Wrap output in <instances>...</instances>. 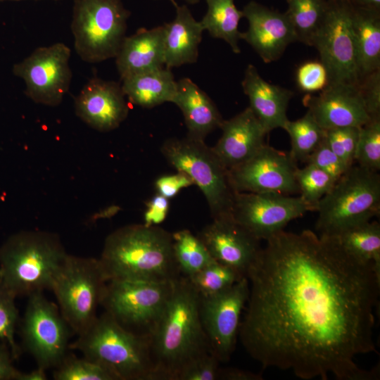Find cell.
Instances as JSON below:
<instances>
[{
    "label": "cell",
    "instance_id": "cell-1",
    "mask_svg": "<svg viewBox=\"0 0 380 380\" xmlns=\"http://www.w3.org/2000/svg\"><path fill=\"white\" fill-rule=\"evenodd\" d=\"M246 277L250 292L239 338L263 369L303 379L369 380L356 356L376 353L374 309L380 276L336 236L284 230L266 240Z\"/></svg>",
    "mask_w": 380,
    "mask_h": 380
},
{
    "label": "cell",
    "instance_id": "cell-2",
    "mask_svg": "<svg viewBox=\"0 0 380 380\" xmlns=\"http://www.w3.org/2000/svg\"><path fill=\"white\" fill-rule=\"evenodd\" d=\"M199 298L187 277L173 281L170 297L148 338L153 380H177L191 360L211 352L199 315Z\"/></svg>",
    "mask_w": 380,
    "mask_h": 380
},
{
    "label": "cell",
    "instance_id": "cell-3",
    "mask_svg": "<svg viewBox=\"0 0 380 380\" xmlns=\"http://www.w3.org/2000/svg\"><path fill=\"white\" fill-rule=\"evenodd\" d=\"M99 261L107 281H169L180 277L172 234L156 226L130 224L106 239Z\"/></svg>",
    "mask_w": 380,
    "mask_h": 380
},
{
    "label": "cell",
    "instance_id": "cell-4",
    "mask_svg": "<svg viewBox=\"0 0 380 380\" xmlns=\"http://www.w3.org/2000/svg\"><path fill=\"white\" fill-rule=\"evenodd\" d=\"M67 255L58 236L53 233L13 234L0 246V286L15 298L50 289Z\"/></svg>",
    "mask_w": 380,
    "mask_h": 380
},
{
    "label": "cell",
    "instance_id": "cell-5",
    "mask_svg": "<svg viewBox=\"0 0 380 380\" xmlns=\"http://www.w3.org/2000/svg\"><path fill=\"white\" fill-rule=\"evenodd\" d=\"M69 348L102 365L118 380H153L148 340L127 331L106 312L77 335Z\"/></svg>",
    "mask_w": 380,
    "mask_h": 380
},
{
    "label": "cell",
    "instance_id": "cell-6",
    "mask_svg": "<svg viewBox=\"0 0 380 380\" xmlns=\"http://www.w3.org/2000/svg\"><path fill=\"white\" fill-rule=\"evenodd\" d=\"M315 211L319 235L335 236L372 220L380 213V175L355 163L319 201Z\"/></svg>",
    "mask_w": 380,
    "mask_h": 380
},
{
    "label": "cell",
    "instance_id": "cell-7",
    "mask_svg": "<svg viewBox=\"0 0 380 380\" xmlns=\"http://www.w3.org/2000/svg\"><path fill=\"white\" fill-rule=\"evenodd\" d=\"M129 15L122 0H74L70 28L80 58L90 63L115 58Z\"/></svg>",
    "mask_w": 380,
    "mask_h": 380
},
{
    "label": "cell",
    "instance_id": "cell-8",
    "mask_svg": "<svg viewBox=\"0 0 380 380\" xmlns=\"http://www.w3.org/2000/svg\"><path fill=\"white\" fill-rule=\"evenodd\" d=\"M107 280L99 259L68 254L57 270L51 289L72 331H84L96 318Z\"/></svg>",
    "mask_w": 380,
    "mask_h": 380
},
{
    "label": "cell",
    "instance_id": "cell-9",
    "mask_svg": "<svg viewBox=\"0 0 380 380\" xmlns=\"http://www.w3.org/2000/svg\"><path fill=\"white\" fill-rule=\"evenodd\" d=\"M161 153L177 171L186 174L198 186L213 218L231 213L235 191L228 171L204 141L189 136L168 139L163 144Z\"/></svg>",
    "mask_w": 380,
    "mask_h": 380
},
{
    "label": "cell",
    "instance_id": "cell-10",
    "mask_svg": "<svg viewBox=\"0 0 380 380\" xmlns=\"http://www.w3.org/2000/svg\"><path fill=\"white\" fill-rule=\"evenodd\" d=\"M173 281H108L101 305L122 328L148 339L170 297Z\"/></svg>",
    "mask_w": 380,
    "mask_h": 380
},
{
    "label": "cell",
    "instance_id": "cell-11",
    "mask_svg": "<svg viewBox=\"0 0 380 380\" xmlns=\"http://www.w3.org/2000/svg\"><path fill=\"white\" fill-rule=\"evenodd\" d=\"M18 327L22 346L45 369L56 367L70 349L72 331L56 304L43 292L32 293Z\"/></svg>",
    "mask_w": 380,
    "mask_h": 380
},
{
    "label": "cell",
    "instance_id": "cell-12",
    "mask_svg": "<svg viewBox=\"0 0 380 380\" xmlns=\"http://www.w3.org/2000/svg\"><path fill=\"white\" fill-rule=\"evenodd\" d=\"M351 13L347 0H328L324 20L312 43L327 69L329 84L361 82Z\"/></svg>",
    "mask_w": 380,
    "mask_h": 380
},
{
    "label": "cell",
    "instance_id": "cell-13",
    "mask_svg": "<svg viewBox=\"0 0 380 380\" xmlns=\"http://www.w3.org/2000/svg\"><path fill=\"white\" fill-rule=\"evenodd\" d=\"M70 48L57 42L35 49L28 56L15 64L13 74L25 84V94L34 103L58 106L68 91L72 71Z\"/></svg>",
    "mask_w": 380,
    "mask_h": 380
},
{
    "label": "cell",
    "instance_id": "cell-14",
    "mask_svg": "<svg viewBox=\"0 0 380 380\" xmlns=\"http://www.w3.org/2000/svg\"><path fill=\"white\" fill-rule=\"evenodd\" d=\"M308 211L314 210L300 196L235 192L231 215L255 237L266 241Z\"/></svg>",
    "mask_w": 380,
    "mask_h": 380
},
{
    "label": "cell",
    "instance_id": "cell-15",
    "mask_svg": "<svg viewBox=\"0 0 380 380\" xmlns=\"http://www.w3.org/2000/svg\"><path fill=\"white\" fill-rule=\"evenodd\" d=\"M249 281L243 277L229 289L200 296L199 315L211 353L220 362H228L239 336L240 318L247 303Z\"/></svg>",
    "mask_w": 380,
    "mask_h": 380
},
{
    "label": "cell",
    "instance_id": "cell-16",
    "mask_svg": "<svg viewBox=\"0 0 380 380\" xmlns=\"http://www.w3.org/2000/svg\"><path fill=\"white\" fill-rule=\"evenodd\" d=\"M296 163L289 153L265 144L248 160L228 171L235 192L299 193Z\"/></svg>",
    "mask_w": 380,
    "mask_h": 380
},
{
    "label": "cell",
    "instance_id": "cell-17",
    "mask_svg": "<svg viewBox=\"0 0 380 380\" xmlns=\"http://www.w3.org/2000/svg\"><path fill=\"white\" fill-rule=\"evenodd\" d=\"M197 236L215 260L244 277L262 250L261 241L236 222L231 213L213 218Z\"/></svg>",
    "mask_w": 380,
    "mask_h": 380
},
{
    "label": "cell",
    "instance_id": "cell-18",
    "mask_svg": "<svg viewBox=\"0 0 380 380\" xmlns=\"http://www.w3.org/2000/svg\"><path fill=\"white\" fill-rule=\"evenodd\" d=\"M303 103L324 129L360 127L372 119L360 84H329L317 95L306 94Z\"/></svg>",
    "mask_w": 380,
    "mask_h": 380
},
{
    "label": "cell",
    "instance_id": "cell-19",
    "mask_svg": "<svg viewBox=\"0 0 380 380\" xmlns=\"http://www.w3.org/2000/svg\"><path fill=\"white\" fill-rule=\"evenodd\" d=\"M76 115L101 132L118 128L126 119L129 106L121 84L99 77L89 80L75 100Z\"/></svg>",
    "mask_w": 380,
    "mask_h": 380
},
{
    "label": "cell",
    "instance_id": "cell-20",
    "mask_svg": "<svg viewBox=\"0 0 380 380\" xmlns=\"http://www.w3.org/2000/svg\"><path fill=\"white\" fill-rule=\"evenodd\" d=\"M248 28L241 39L249 44L265 63L278 60L291 43L297 42L293 27L285 13H281L255 1L242 10Z\"/></svg>",
    "mask_w": 380,
    "mask_h": 380
},
{
    "label": "cell",
    "instance_id": "cell-21",
    "mask_svg": "<svg viewBox=\"0 0 380 380\" xmlns=\"http://www.w3.org/2000/svg\"><path fill=\"white\" fill-rule=\"evenodd\" d=\"M222 135L212 149L227 171L242 164L265 144L267 134L249 107L220 126Z\"/></svg>",
    "mask_w": 380,
    "mask_h": 380
},
{
    "label": "cell",
    "instance_id": "cell-22",
    "mask_svg": "<svg viewBox=\"0 0 380 380\" xmlns=\"http://www.w3.org/2000/svg\"><path fill=\"white\" fill-rule=\"evenodd\" d=\"M241 85L249 99L248 107L267 134L277 128L283 129L289 120L286 111L293 92L266 82L251 64L246 69Z\"/></svg>",
    "mask_w": 380,
    "mask_h": 380
},
{
    "label": "cell",
    "instance_id": "cell-23",
    "mask_svg": "<svg viewBox=\"0 0 380 380\" xmlns=\"http://www.w3.org/2000/svg\"><path fill=\"white\" fill-rule=\"evenodd\" d=\"M120 80L165 66L164 27L141 28L125 38L115 56Z\"/></svg>",
    "mask_w": 380,
    "mask_h": 380
},
{
    "label": "cell",
    "instance_id": "cell-24",
    "mask_svg": "<svg viewBox=\"0 0 380 380\" xmlns=\"http://www.w3.org/2000/svg\"><path fill=\"white\" fill-rule=\"evenodd\" d=\"M172 103L181 110L187 136L191 138L204 141L209 133L220 128L224 121L212 99L189 78L177 81Z\"/></svg>",
    "mask_w": 380,
    "mask_h": 380
},
{
    "label": "cell",
    "instance_id": "cell-25",
    "mask_svg": "<svg viewBox=\"0 0 380 380\" xmlns=\"http://www.w3.org/2000/svg\"><path fill=\"white\" fill-rule=\"evenodd\" d=\"M164 27L165 66L169 69L196 62L204 31L186 5L176 7V16Z\"/></svg>",
    "mask_w": 380,
    "mask_h": 380
},
{
    "label": "cell",
    "instance_id": "cell-26",
    "mask_svg": "<svg viewBox=\"0 0 380 380\" xmlns=\"http://www.w3.org/2000/svg\"><path fill=\"white\" fill-rule=\"evenodd\" d=\"M121 87L129 101L151 108L174 98L177 81L165 66L139 72L122 80Z\"/></svg>",
    "mask_w": 380,
    "mask_h": 380
},
{
    "label": "cell",
    "instance_id": "cell-27",
    "mask_svg": "<svg viewBox=\"0 0 380 380\" xmlns=\"http://www.w3.org/2000/svg\"><path fill=\"white\" fill-rule=\"evenodd\" d=\"M351 16L362 81L365 77L380 70V11L352 6Z\"/></svg>",
    "mask_w": 380,
    "mask_h": 380
},
{
    "label": "cell",
    "instance_id": "cell-28",
    "mask_svg": "<svg viewBox=\"0 0 380 380\" xmlns=\"http://www.w3.org/2000/svg\"><path fill=\"white\" fill-rule=\"evenodd\" d=\"M207 12L200 21L204 30L214 38L225 41L235 53H240L241 33L239 23L242 11L236 7L234 0H205Z\"/></svg>",
    "mask_w": 380,
    "mask_h": 380
},
{
    "label": "cell",
    "instance_id": "cell-29",
    "mask_svg": "<svg viewBox=\"0 0 380 380\" xmlns=\"http://www.w3.org/2000/svg\"><path fill=\"white\" fill-rule=\"evenodd\" d=\"M342 247L357 259L372 262L380 276V224L367 221L346 229L335 236Z\"/></svg>",
    "mask_w": 380,
    "mask_h": 380
},
{
    "label": "cell",
    "instance_id": "cell-30",
    "mask_svg": "<svg viewBox=\"0 0 380 380\" xmlns=\"http://www.w3.org/2000/svg\"><path fill=\"white\" fill-rule=\"evenodd\" d=\"M285 13L293 27L297 42L312 46L324 20L328 0H286Z\"/></svg>",
    "mask_w": 380,
    "mask_h": 380
},
{
    "label": "cell",
    "instance_id": "cell-31",
    "mask_svg": "<svg viewBox=\"0 0 380 380\" xmlns=\"http://www.w3.org/2000/svg\"><path fill=\"white\" fill-rule=\"evenodd\" d=\"M172 237L174 258L182 276L190 277L215 260L198 236L189 230H179Z\"/></svg>",
    "mask_w": 380,
    "mask_h": 380
},
{
    "label": "cell",
    "instance_id": "cell-32",
    "mask_svg": "<svg viewBox=\"0 0 380 380\" xmlns=\"http://www.w3.org/2000/svg\"><path fill=\"white\" fill-rule=\"evenodd\" d=\"M283 129L290 137L291 151L289 153L296 163H305L324 139L325 129L319 126L308 110L296 120H288Z\"/></svg>",
    "mask_w": 380,
    "mask_h": 380
},
{
    "label": "cell",
    "instance_id": "cell-33",
    "mask_svg": "<svg viewBox=\"0 0 380 380\" xmlns=\"http://www.w3.org/2000/svg\"><path fill=\"white\" fill-rule=\"evenodd\" d=\"M244 277L231 267L216 260L201 271L187 277L201 296H208L221 293Z\"/></svg>",
    "mask_w": 380,
    "mask_h": 380
},
{
    "label": "cell",
    "instance_id": "cell-34",
    "mask_svg": "<svg viewBox=\"0 0 380 380\" xmlns=\"http://www.w3.org/2000/svg\"><path fill=\"white\" fill-rule=\"evenodd\" d=\"M53 378L55 380H118L115 375L102 365L70 353L54 368Z\"/></svg>",
    "mask_w": 380,
    "mask_h": 380
},
{
    "label": "cell",
    "instance_id": "cell-35",
    "mask_svg": "<svg viewBox=\"0 0 380 380\" xmlns=\"http://www.w3.org/2000/svg\"><path fill=\"white\" fill-rule=\"evenodd\" d=\"M296 179L300 196L314 211L319 201L329 192L336 182L331 175L311 163L296 169Z\"/></svg>",
    "mask_w": 380,
    "mask_h": 380
},
{
    "label": "cell",
    "instance_id": "cell-36",
    "mask_svg": "<svg viewBox=\"0 0 380 380\" xmlns=\"http://www.w3.org/2000/svg\"><path fill=\"white\" fill-rule=\"evenodd\" d=\"M355 163L378 172L380 169V117L372 118L360 127Z\"/></svg>",
    "mask_w": 380,
    "mask_h": 380
},
{
    "label": "cell",
    "instance_id": "cell-37",
    "mask_svg": "<svg viewBox=\"0 0 380 380\" xmlns=\"http://www.w3.org/2000/svg\"><path fill=\"white\" fill-rule=\"evenodd\" d=\"M15 299L13 295L0 286V341L9 347L14 360L21 353L15 338L20 322Z\"/></svg>",
    "mask_w": 380,
    "mask_h": 380
},
{
    "label": "cell",
    "instance_id": "cell-38",
    "mask_svg": "<svg viewBox=\"0 0 380 380\" xmlns=\"http://www.w3.org/2000/svg\"><path fill=\"white\" fill-rule=\"evenodd\" d=\"M359 134L360 127H357L325 129V141L348 168L355 163Z\"/></svg>",
    "mask_w": 380,
    "mask_h": 380
},
{
    "label": "cell",
    "instance_id": "cell-39",
    "mask_svg": "<svg viewBox=\"0 0 380 380\" xmlns=\"http://www.w3.org/2000/svg\"><path fill=\"white\" fill-rule=\"evenodd\" d=\"M296 79L298 87L310 94L322 91L329 84L327 69L320 60L301 64L296 70Z\"/></svg>",
    "mask_w": 380,
    "mask_h": 380
},
{
    "label": "cell",
    "instance_id": "cell-40",
    "mask_svg": "<svg viewBox=\"0 0 380 380\" xmlns=\"http://www.w3.org/2000/svg\"><path fill=\"white\" fill-rule=\"evenodd\" d=\"M220 362L211 353H205L191 360L179 372L177 380H215Z\"/></svg>",
    "mask_w": 380,
    "mask_h": 380
},
{
    "label": "cell",
    "instance_id": "cell-41",
    "mask_svg": "<svg viewBox=\"0 0 380 380\" xmlns=\"http://www.w3.org/2000/svg\"><path fill=\"white\" fill-rule=\"evenodd\" d=\"M305 163H311L327 172L336 181L343 176L348 168L329 147L325 139L308 158Z\"/></svg>",
    "mask_w": 380,
    "mask_h": 380
},
{
    "label": "cell",
    "instance_id": "cell-42",
    "mask_svg": "<svg viewBox=\"0 0 380 380\" xmlns=\"http://www.w3.org/2000/svg\"><path fill=\"white\" fill-rule=\"evenodd\" d=\"M360 88L370 117H380V70L363 78Z\"/></svg>",
    "mask_w": 380,
    "mask_h": 380
},
{
    "label": "cell",
    "instance_id": "cell-43",
    "mask_svg": "<svg viewBox=\"0 0 380 380\" xmlns=\"http://www.w3.org/2000/svg\"><path fill=\"white\" fill-rule=\"evenodd\" d=\"M193 184L194 183L190 177L180 171L174 175L162 176L155 183L158 194L168 199L175 196L181 189Z\"/></svg>",
    "mask_w": 380,
    "mask_h": 380
},
{
    "label": "cell",
    "instance_id": "cell-44",
    "mask_svg": "<svg viewBox=\"0 0 380 380\" xmlns=\"http://www.w3.org/2000/svg\"><path fill=\"white\" fill-rule=\"evenodd\" d=\"M169 210V199L156 194L146 203V209L144 214L146 226H156L162 223L166 218Z\"/></svg>",
    "mask_w": 380,
    "mask_h": 380
},
{
    "label": "cell",
    "instance_id": "cell-45",
    "mask_svg": "<svg viewBox=\"0 0 380 380\" xmlns=\"http://www.w3.org/2000/svg\"><path fill=\"white\" fill-rule=\"evenodd\" d=\"M13 360L9 347L0 341V380H20L22 372L14 367Z\"/></svg>",
    "mask_w": 380,
    "mask_h": 380
},
{
    "label": "cell",
    "instance_id": "cell-46",
    "mask_svg": "<svg viewBox=\"0 0 380 380\" xmlns=\"http://www.w3.org/2000/svg\"><path fill=\"white\" fill-rule=\"evenodd\" d=\"M217 379L222 380H260L262 376L238 368H220Z\"/></svg>",
    "mask_w": 380,
    "mask_h": 380
},
{
    "label": "cell",
    "instance_id": "cell-47",
    "mask_svg": "<svg viewBox=\"0 0 380 380\" xmlns=\"http://www.w3.org/2000/svg\"><path fill=\"white\" fill-rule=\"evenodd\" d=\"M355 8L380 11V0H348Z\"/></svg>",
    "mask_w": 380,
    "mask_h": 380
},
{
    "label": "cell",
    "instance_id": "cell-48",
    "mask_svg": "<svg viewBox=\"0 0 380 380\" xmlns=\"http://www.w3.org/2000/svg\"><path fill=\"white\" fill-rule=\"evenodd\" d=\"M47 376L46 369L40 367H37L30 372H22L20 380H46Z\"/></svg>",
    "mask_w": 380,
    "mask_h": 380
},
{
    "label": "cell",
    "instance_id": "cell-49",
    "mask_svg": "<svg viewBox=\"0 0 380 380\" xmlns=\"http://www.w3.org/2000/svg\"><path fill=\"white\" fill-rule=\"evenodd\" d=\"M184 1L190 4H194L200 1V0H184Z\"/></svg>",
    "mask_w": 380,
    "mask_h": 380
},
{
    "label": "cell",
    "instance_id": "cell-50",
    "mask_svg": "<svg viewBox=\"0 0 380 380\" xmlns=\"http://www.w3.org/2000/svg\"><path fill=\"white\" fill-rule=\"evenodd\" d=\"M169 1L175 6V8L178 6V5L177 4L175 0H169Z\"/></svg>",
    "mask_w": 380,
    "mask_h": 380
},
{
    "label": "cell",
    "instance_id": "cell-51",
    "mask_svg": "<svg viewBox=\"0 0 380 380\" xmlns=\"http://www.w3.org/2000/svg\"><path fill=\"white\" fill-rule=\"evenodd\" d=\"M13 1H20V0H13ZM56 1H58V0H56Z\"/></svg>",
    "mask_w": 380,
    "mask_h": 380
},
{
    "label": "cell",
    "instance_id": "cell-52",
    "mask_svg": "<svg viewBox=\"0 0 380 380\" xmlns=\"http://www.w3.org/2000/svg\"><path fill=\"white\" fill-rule=\"evenodd\" d=\"M0 1H4V0H0Z\"/></svg>",
    "mask_w": 380,
    "mask_h": 380
},
{
    "label": "cell",
    "instance_id": "cell-53",
    "mask_svg": "<svg viewBox=\"0 0 380 380\" xmlns=\"http://www.w3.org/2000/svg\"><path fill=\"white\" fill-rule=\"evenodd\" d=\"M348 1V0H347Z\"/></svg>",
    "mask_w": 380,
    "mask_h": 380
}]
</instances>
